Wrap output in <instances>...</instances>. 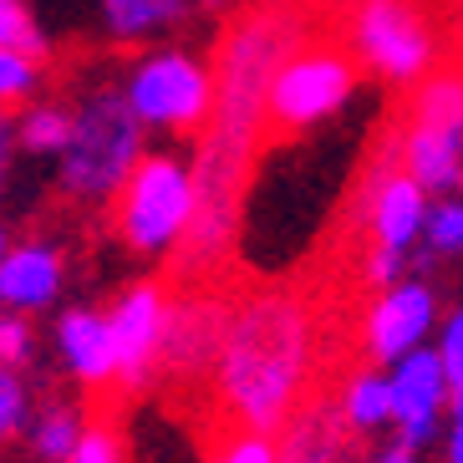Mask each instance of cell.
Here are the masks:
<instances>
[{
    "instance_id": "1",
    "label": "cell",
    "mask_w": 463,
    "mask_h": 463,
    "mask_svg": "<svg viewBox=\"0 0 463 463\" xmlns=\"http://www.w3.org/2000/svg\"><path fill=\"white\" fill-rule=\"evenodd\" d=\"M316 372V321L296 290H250L230 300L214 362V392L234 428L275 433L300 412Z\"/></svg>"
},
{
    "instance_id": "2",
    "label": "cell",
    "mask_w": 463,
    "mask_h": 463,
    "mask_svg": "<svg viewBox=\"0 0 463 463\" xmlns=\"http://www.w3.org/2000/svg\"><path fill=\"white\" fill-rule=\"evenodd\" d=\"M143 164V118L118 87H97L77 112V133L61 153V189L77 204H108Z\"/></svg>"
},
{
    "instance_id": "3",
    "label": "cell",
    "mask_w": 463,
    "mask_h": 463,
    "mask_svg": "<svg viewBox=\"0 0 463 463\" xmlns=\"http://www.w3.org/2000/svg\"><path fill=\"white\" fill-rule=\"evenodd\" d=\"M336 36L387 82H418L443 61V26L428 0H346L336 11Z\"/></svg>"
},
{
    "instance_id": "4",
    "label": "cell",
    "mask_w": 463,
    "mask_h": 463,
    "mask_svg": "<svg viewBox=\"0 0 463 463\" xmlns=\"http://www.w3.org/2000/svg\"><path fill=\"white\" fill-rule=\"evenodd\" d=\"M194 224V164L153 153L133 168L123 194L112 199V230L133 255H168L189 240Z\"/></svg>"
},
{
    "instance_id": "5",
    "label": "cell",
    "mask_w": 463,
    "mask_h": 463,
    "mask_svg": "<svg viewBox=\"0 0 463 463\" xmlns=\"http://www.w3.org/2000/svg\"><path fill=\"white\" fill-rule=\"evenodd\" d=\"M352 87H356V56L346 52L341 36H311V42H300L286 56V67L275 71L265 133L270 137L306 133L321 118H331L352 97Z\"/></svg>"
},
{
    "instance_id": "6",
    "label": "cell",
    "mask_w": 463,
    "mask_h": 463,
    "mask_svg": "<svg viewBox=\"0 0 463 463\" xmlns=\"http://www.w3.org/2000/svg\"><path fill=\"white\" fill-rule=\"evenodd\" d=\"M128 102L137 108V118L168 133H194L214 118V77L199 61L178 52L148 56L143 67L128 77Z\"/></svg>"
},
{
    "instance_id": "7",
    "label": "cell",
    "mask_w": 463,
    "mask_h": 463,
    "mask_svg": "<svg viewBox=\"0 0 463 463\" xmlns=\"http://www.w3.org/2000/svg\"><path fill=\"white\" fill-rule=\"evenodd\" d=\"M433 331H438V296L422 280H397L362 316V352H367L372 367H392L402 356L422 352Z\"/></svg>"
},
{
    "instance_id": "8",
    "label": "cell",
    "mask_w": 463,
    "mask_h": 463,
    "mask_svg": "<svg viewBox=\"0 0 463 463\" xmlns=\"http://www.w3.org/2000/svg\"><path fill=\"white\" fill-rule=\"evenodd\" d=\"M168 306L158 280H137L118 296V306L108 311L112 321V346H118V387L137 392L143 382L158 372L164 362V336H168Z\"/></svg>"
},
{
    "instance_id": "9",
    "label": "cell",
    "mask_w": 463,
    "mask_h": 463,
    "mask_svg": "<svg viewBox=\"0 0 463 463\" xmlns=\"http://www.w3.org/2000/svg\"><path fill=\"white\" fill-rule=\"evenodd\" d=\"M387 382H392V428L397 443L408 449H428L438 438V422L443 412H453V382L443 372V356L438 346H422V352L402 356L387 367Z\"/></svg>"
},
{
    "instance_id": "10",
    "label": "cell",
    "mask_w": 463,
    "mask_h": 463,
    "mask_svg": "<svg viewBox=\"0 0 463 463\" xmlns=\"http://www.w3.org/2000/svg\"><path fill=\"white\" fill-rule=\"evenodd\" d=\"M224 326H230V300H219L209 286H194L189 296H178L168 306V336H164V367L174 377H214L219 346H224Z\"/></svg>"
},
{
    "instance_id": "11",
    "label": "cell",
    "mask_w": 463,
    "mask_h": 463,
    "mask_svg": "<svg viewBox=\"0 0 463 463\" xmlns=\"http://www.w3.org/2000/svg\"><path fill=\"white\" fill-rule=\"evenodd\" d=\"M56 352L67 372L87 392L118 387V346H112V321L102 311H61L56 316Z\"/></svg>"
},
{
    "instance_id": "12",
    "label": "cell",
    "mask_w": 463,
    "mask_h": 463,
    "mask_svg": "<svg viewBox=\"0 0 463 463\" xmlns=\"http://www.w3.org/2000/svg\"><path fill=\"white\" fill-rule=\"evenodd\" d=\"M61 275H67V260L56 245H42V240H31V245H15L0 265V306L5 311H46L61 290Z\"/></svg>"
},
{
    "instance_id": "13",
    "label": "cell",
    "mask_w": 463,
    "mask_h": 463,
    "mask_svg": "<svg viewBox=\"0 0 463 463\" xmlns=\"http://www.w3.org/2000/svg\"><path fill=\"white\" fill-rule=\"evenodd\" d=\"M402 168L428 194H449L463 178V133H438V128L402 123Z\"/></svg>"
},
{
    "instance_id": "14",
    "label": "cell",
    "mask_w": 463,
    "mask_h": 463,
    "mask_svg": "<svg viewBox=\"0 0 463 463\" xmlns=\"http://www.w3.org/2000/svg\"><path fill=\"white\" fill-rule=\"evenodd\" d=\"M408 128H438V133H463V56L449 52L428 77H418L412 108L402 118Z\"/></svg>"
},
{
    "instance_id": "15",
    "label": "cell",
    "mask_w": 463,
    "mask_h": 463,
    "mask_svg": "<svg viewBox=\"0 0 463 463\" xmlns=\"http://www.w3.org/2000/svg\"><path fill=\"white\" fill-rule=\"evenodd\" d=\"M341 418L352 433H377L392 422V382L387 372H352V377L341 382V397H336Z\"/></svg>"
},
{
    "instance_id": "16",
    "label": "cell",
    "mask_w": 463,
    "mask_h": 463,
    "mask_svg": "<svg viewBox=\"0 0 463 463\" xmlns=\"http://www.w3.org/2000/svg\"><path fill=\"white\" fill-rule=\"evenodd\" d=\"M341 428H346V418H341V408H306L296 418V428H290L286 449H280V463H336L341 453Z\"/></svg>"
},
{
    "instance_id": "17",
    "label": "cell",
    "mask_w": 463,
    "mask_h": 463,
    "mask_svg": "<svg viewBox=\"0 0 463 463\" xmlns=\"http://www.w3.org/2000/svg\"><path fill=\"white\" fill-rule=\"evenodd\" d=\"M26 433H31V453L42 463H67L71 453H77V443H82L87 422L71 402H46V408L31 418Z\"/></svg>"
},
{
    "instance_id": "18",
    "label": "cell",
    "mask_w": 463,
    "mask_h": 463,
    "mask_svg": "<svg viewBox=\"0 0 463 463\" xmlns=\"http://www.w3.org/2000/svg\"><path fill=\"white\" fill-rule=\"evenodd\" d=\"M102 11L118 36H148L178 21V0H102Z\"/></svg>"
},
{
    "instance_id": "19",
    "label": "cell",
    "mask_w": 463,
    "mask_h": 463,
    "mask_svg": "<svg viewBox=\"0 0 463 463\" xmlns=\"http://www.w3.org/2000/svg\"><path fill=\"white\" fill-rule=\"evenodd\" d=\"M71 133H77V112L67 108H31L21 118V143L31 153H67Z\"/></svg>"
},
{
    "instance_id": "20",
    "label": "cell",
    "mask_w": 463,
    "mask_h": 463,
    "mask_svg": "<svg viewBox=\"0 0 463 463\" xmlns=\"http://www.w3.org/2000/svg\"><path fill=\"white\" fill-rule=\"evenodd\" d=\"M0 52H21L31 61L46 56V42L36 31V21H31L26 0H0Z\"/></svg>"
},
{
    "instance_id": "21",
    "label": "cell",
    "mask_w": 463,
    "mask_h": 463,
    "mask_svg": "<svg viewBox=\"0 0 463 463\" xmlns=\"http://www.w3.org/2000/svg\"><path fill=\"white\" fill-rule=\"evenodd\" d=\"M31 428V387L15 367H0V443Z\"/></svg>"
},
{
    "instance_id": "22",
    "label": "cell",
    "mask_w": 463,
    "mask_h": 463,
    "mask_svg": "<svg viewBox=\"0 0 463 463\" xmlns=\"http://www.w3.org/2000/svg\"><path fill=\"white\" fill-rule=\"evenodd\" d=\"M428 245L433 255H463V199H443L428 209Z\"/></svg>"
},
{
    "instance_id": "23",
    "label": "cell",
    "mask_w": 463,
    "mask_h": 463,
    "mask_svg": "<svg viewBox=\"0 0 463 463\" xmlns=\"http://www.w3.org/2000/svg\"><path fill=\"white\" fill-rule=\"evenodd\" d=\"M209 463H280V449L270 443V433L234 428V433L214 449V458H209Z\"/></svg>"
},
{
    "instance_id": "24",
    "label": "cell",
    "mask_w": 463,
    "mask_h": 463,
    "mask_svg": "<svg viewBox=\"0 0 463 463\" xmlns=\"http://www.w3.org/2000/svg\"><path fill=\"white\" fill-rule=\"evenodd\" d=\"M36 356V326H31L21 311H5L0 316V367H26Z\"/></svg>"
},
{
    "instance_id": "25",
    "label": "cell",
    "mask_w": 463,
    "mask_h": 463,
    "mask_svg": "<svg viewBox=\"0 0 463 463\" xmlns=\"http://www.w3.org/2000/svg\"><path fill=\"white\" fill-rule=\"evenodd\" d=\"M67 463H123V438L112 433L108 422H87L82 443H77V453Z\"/></svg>"
},
{
    "instance_id": "26",
    "label": "cell",
    "mask_w": 463,
    "mask_h": 463,
    "mask_svg": "<svg viewBox=\"0 0 463 463\" xmlns=\"http://www.w3.org/2000/svg\"><path fill=\"white\" fill-rule=\"evenodd\" d=\"M438 356H443V372H449L453 392H463V306L449 311V321L438 326Z\"/></svg>"
},
{
    "instance_id": "27",
    "label": "cell",
    "mask_w": 463,
    "mask_h": 463,
    "mask_svg": "<svg viewBox=\"0 0 463 463\" xmlns=\"http://www.w3.org/2000/svg\"><path fill=\"white\" fill-rule=\"evenodd\" d=\"M36 87V61L21 52H0V108L15 102V97H26Z\"/></svg>"
},
{
    "instance_id": "28",
    "label": "cell",
    "mask_w": 463,
    "mask_h": 463,
    "mask_svg": "<svg viewBox=\"0 0 463 463\" xmlns=\"http://www.w3.org/2000/svg\"><path fill=\"white\" fill-rule=\"evenodd\" d=\"M15 137H21V123H11L5 112H0V194L11 184V153H15Z\"/></svg>"
},
{
    "instance_id": "29",
    "label": "cell",
    "mask_w": 463,
    "mask_h": 463,
    "mask_svg": "<svg viewBox=\"0 0 463 463\" xmlns=\"http://www.w3.org/2000/svg\"><path fill=\"white\" fill-rule=\"evenodd\" d=\"M449 463H463V392L453 397L449 412Z\"/></svg>"
},
{
    "instance_id": "30",
    "label": "cell",
    "mask_w": 463,
    "mask_h": 463,
    "mask_svg": "<svg viewBox=\"0 0 463 463\" xmlns=\"http://www.w3.org/2000/svg\"><path fill=\"white\" fill-rule=\"evenodd\" d=\"M372 463H418V449H408V443H392V449H382Z\"/></svg>"
},
{
    "instance_id": "31",
    "label": "cell",
    "mask_w": 463,
    "mask_h": 463,
    "mask_svg": "<svg viewBox=\"0 0 463 463\" xmlns=\"http://www.w3.org/2000/svg\"><path fill=\"white\" fill-rule=\"evenodd\" d=\"M5 255H11V240H5V224H0V265H5Z\"/></svg>"
},
{
    "instance_id": "32",
    "label": "cell",
    "mask_w": 463,
    "mask_h": 463,
    "mask_svg": "<svg viewBox=\"0 0 463 463\" xmlns=\"http://www.w3.org/2000/svg\"><path fill=\"white\" fill-rule=\"evenodd\" d=\"M204 5H224V0H204Z\"/></svg>"
}]
</instances>
